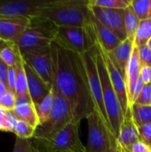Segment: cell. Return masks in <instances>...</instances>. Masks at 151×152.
Here are the masks:
<instances>
[{
    "label": "cell",
    "instance_id": "cell-45",
    "mask_svg": "<svg viewBox=\"0 0 151 152\" xmlns=\"http://www.w3.org/2000/svg\"><path fill=\"white\" fill-rule=\"evenodd\" d=\"M112 152H117V151H112Z\"/></svg>",
    "mask_w": 151,
    "mask_h": 152
},
{
    "label": "cell",
    "instance_id": "cell-6",
    "mask_svg": "<svg viewBox=\"0 0 151 152\" xmlns=\"http://www.w3.org/2000/svg\"><path fill=\"white\" fill-rule=\"evenodd\" d=\"M65 49L77 54H83L96 45V38L93 28L88 27H57L55 40Z\"/></svg>",
    "mask_w": 151,
    "mask_h": 152
},
{
    "label": "cell",
    "instance_id": "cell-12",
    "mask_svg": "<svg viewBox=\"0 0 151 152\" xmlns=\"http://www.w3.org/2000/svg\"><path fill=\"white\" fill-rule=\"evenodd\" d=\"M89 8L93 15L109 28L121 41L127 39L125 24V10L106 9L93 5H89Z\"/></svg>",
    "mask_w": 151,
    "mask_h": 152
},
{
    "label": "cell",
    "instance_id": "cell-13",
    "mask_svg": "<svg viewBox=\"0 0 151 152\" xmlns=\"http://www.w3.org/2000/svg\"><path fill=\"white\" fill-rule=\"evenodd\" d=\"M99 45H100V43H99ZM100 46H101V49L102 52V55L104 58V61H105L108 72L109 74L111 84H112V86L115 89V92L119 99V102H120V104L122 107V110H123V114H124V118H130V117H132V112H131V109L129 107L125 81L124 77H122V75L120 74L117 68L115 66V64L112 62V61L109 57L107 52L103 49V47L101 45H100Z\"/></svg>",
    "mask_w": 151,
    "mask_h": 152
},
{
    "label": "cell",
    "instance_id": "cell-20",
    "mask_svg": "<svg viewBox=\"0 0 151 152\" xmlns=\"http://www.w3.org/2000/svg\"><path fill=\"white\" fill-rule=\"evenodd\" d=\"M12 112L17 118L27 122L36 129L38 127L40 124L39 118L33 102L24 100H16V104Z\"/></svg>",
    "mask_w": 151,
    "mask_h": 152
},
{
    "label": "cell",
    "instance_id": "cell-34",
    "mask_svg": "<svg viewBox=\"0 0 151 152\" xmlns=\"http://www.w3.org/2000/svg\"><path fill=\"white\" fill-rule=\"evenodd\" d=\"M138 48L141 66H148L151 68V50L147 45L141 46Z\"/></svg>",
    "mask_w": 151,
    "mask_h": 152
},
{
    "label": "cell",
    "instance_id": "cell-44",
    "mask_svg": "<svg viewBox=\"0 0 151 152\" xmlns=\"http://www.w3.org/2000/svg\"><path fill=\"white\" fill-rule=\"evenodd\" d=\"M148 145H149V146H150V148H151V142H150V143H149V144H148Z\"/></svg>",
    "mask_w": 151,
    "mask_h": 152
},
{
    "label": "cell",
    "instance_id": "cell-17",
    "mask_svg": "<svg viewBox=\"0 0 151 152\" xmlns=\"http://www.w3.org/2000/svg\"><path fill=\"white\" fill-rule=\"evenodd\" d=\"M141 142L139 128L133 120V118H125L117 138V152H125L133 144Z\"/></svg>",
    "mask_w": 151,
    "mask_h": 152
},
{
    "label": "cell",
    "instance_id": "cell-37",
    "mask_svg": "<svg viewBox=\"0 0 151 152\" xmlns=\"http://www.w3.org/2000/svg\"><path fill=\"white\" fill-rule=\"evenodd\" d=\"M125 152H151V148L142 142H138L129 147Z\"/></svg>",
    "mask_w": 151,
    "mask_h": 152
},
{
    "label": "cell",
    "instance_id": "cell-24",
    "mask_svg": "<svg viewBox=\"0 0 151 152\" xmlns=\"http://www.w3.org/2000/svg\"><path fill=\"white\" fill-rule=\"evenodd\" d=\"M151 38V19L141 20L136 31L133 45L137 47L147 45Z\"/></svg>",
    "mask_w": 151,
    "mask_h": 152
},
{
    "label": "cell",
    "instance_id": "cell-30",
    "mask_svg": "<svg viewBox=\"0 0 151 152\" xmlns=\"http://www.w3.org/2000/svg\"><path fill=\"white\" fill-rule=\"evenodd\" d=\"M12 152H41L32 142L31 139H21L16 137Z\"/></svg>",
    "mask_w": 151,
    "mask_h": 152
},
{
    "label": "cell",
    "instance_id": "cell-42",
    "mask_svg": "<svg viewBox=\"0 0 151 152\" xmlns=\"http://www.w3.org/2000/svg\"><path fill=\"white\" fill-rule=\"evenodd\" d=\"M7 44H8V43H5V42H4V41H1V42H0V51H1Z\"/></svg>",
    "mask_w": 151,
    "mask_h": 152
},
{
    "label": "cell",
    "instance_id": "cell-33",
    "mask_svg": "<svg viewBox=\"0 0 151 152\" xmlns=\"http://www.w3.org/2000/svg\"><path fill=\"white\" fill-rule=\"evenodd\" d=\"M17 118L14 115L12 111H7L5 112L4 120V131L3 132H14V128L17 122Z\"/></svg>",
    "mask_w": 151,
    "mask_h": 152
},
{
    "label": "cell",
    "instance_id": "cell-8",
    "mask_svg": "<svg viewBox=\"0 0 151 152\" xmlns=\"http://www.w3.org/2000/svg\"><path fill=\"white\" fill-rule=\"evenodd\" d=\"M96 45L90 50L89 52L80 54L83 64L85 66L87 79L89 83V88L92 95L93 102L94 103L95 112L101 117L102 122L107 126V128L113 134L108 115L106 113L104 102H103V95H102V88L100 79V75L97 67V61H96ZM115 136V135H114Z\"/></svg>",
    "mask_w": 151,
    "mask_h": 152
},
{
    "label": "cell",
    "instance_id": "cell-18",
    "mask_svg": "<svg viewBox=\"0 0 151 152\" xmlns=\"http://www.w3.org/2000/svg\"><path fill=\"white\" fill-rule=\"evenodd\" d=\"M91 26L95 35L96 41L103 47L106 52L114 50L122 42L109 28L99 21L91 12Z\"/></svg>",
    "mask_w": 151,
    "mask_h": 152
},
{
    "label": "cell",
    "instance_id": "cell-46",
    "mask_svg": "<svg viewBox=\"0 0 151 152\" xmlns=\"http://www.w3.org/2000/svg\"><path fill=\"white\" fill-rule=\"evenodd\" d=\"M0 42H1V40H0Z\"/></svg>",
    "mask_w": 151,
    "mask_h": 152
},
{
    "label": "cell",
    "instance_id": "cell-1",
    "mask_svg": "<svg viewBox=\"0 0 151 152\" xmlns=\"http://www.w3.org/2000/svg\"><path fill=\"white\" fill-rule=\"evenodd\" d=\"M50 47L53 86L69 102L74 121L80 122L95 111L81 56L65 49L55 41Z\"/></svg>",
    "mask_w": 151,
    "mask_h": 152
},
{
    "label": "cell",
    "instance_id": "cell-19",
    "mask_svg": "<svg viewBox=\"0 0 151 152\" xmlns=\"http://www.w3.org/2000/svg\"><path fill=\"white\" fill-rule=\"evenodd\" d=\"M141 62L139 57V48L137 46H133V50L132 53V56L128 64L127 73H126V89H127V96L129 107L132 109L133 104V94L136 84L141 77Z\"/></svg>",
    "mask_w": 151,
    "mask_h": 152
},
{
    "label": "cell",
    "instance_id": "cell-9",
    "mask_svg": "<svg viewBox=\"0 0 151 152\" xmlns=\"http://www.w3.org/2000/svg\"><path fill=\"white\" fill-rule=\"evenodd\" d=\"M86 119L88 122L86 152H117L116 137L104 125L98 113L94 111Z\"/></svg>",
    "mask_w": 151,
    "mask_h": 152
},
{
    "label": "cell",
    "instance_id": "cell-35",
    "mask_svg": "<svg viewBox=\"0 0 151 152\" xmlns=\"http://www.w3.org/2000/svg\"><path fill=\"white\" fill-rule=\"evenodd\" d=\"M139 134L141 142L148 145L151 142V123L139 127Z\"/></svg>",
    "mask_w": 151,
    "mask_h": 152
},
{
    "label": "cell",
    "instance_id": "cell-36",
    "mask_svg": "<svg viewBox=\"0 0 151 152\" xmlns=\"http://www.w3.org/2000/svg\"><path fill=\"white\" fill-rule=\"evenodd\" d=\"M15 85H16V71L14 67H9L8 77H7V87L8 90L15 94Z\"/></svg>",
    "mask_w": 151,
    "mask_h": 152
},
{
    "label": "cell",
    "instance_id": "cell-15",
    "mask_svg": "<svg viewBox=\"0 0 151 152\" xmlns=\"http://www.w3.org/2000/svg\"><path fill=\"white\" fill-rule=\"evenodd\" d=\"M24 69L27 77L28 94L33 104L36 107L51 93L52 86H50L26 62H24Z\"/></svg>",
    "mask_w": 151,
    "mask_h": 152
},
{
    "label": "cell",
    "instance_id": "cell-27",
    "mask_svg": "<svg viewBox=\"0 0 151 152\" xmlns=\"http://www.w3.org/2000/svg\"><path fill=\"white\" fill-rule=\"evenodd\" d=\"M131 4V0H88L89 5L106 9L125 10Z\"/></svg>",
    "mask_w": 151,
    "mask_h": 152
},
{
    "label": "cell",
    "instance_id": "cell-43",
    "mask_svg": "<svg viewBox=\"0 0 151 152\" xmlns=\"http://www.w3.org/2000/svg\"><path fill=\"white\" fill-rule=\"evenodd\" d=\"M147 46H148V47H149V48H150V49L151 50V38H150V40L148 42V44H147Z\"/></svg>",
    "mask_w": 151,
    "mask_h": 152
},
{
    "label": "cell",
    "instance_id": "cell-11",
    "mask_svg": "<svg viewBox=\"0 0 151 152\" xmlns=\"http://www.w3.org/2000/svg\"><path fill=\"white\" fill-rule=\"evenodd\" d=\"M20 53L24 62H26L50 86L53 87L54 79L51 47L46 46Z\"/></svg>",
    "mask_w": 151,
    "mask_h": 152
},
{
    "label": "cell",
    "instance_id": "cell-31",
    "mask_svg": "<svg viewBox=\"0 0 151 152\" xmlns=\"http://www.w3.org/2000/svg\"><path fill=\"white\" fill-rule=\"evenodd\" d=\"M134 103L139 104V105L151 106V83L144 85L141 94L135 100Z\"/></svg>",
    "mask_w": 151,
    "mask_h": 152
},
{
    "label": "cell",
    "instance_id": "cell-2",
    "mask_svg": "<svg viewBox=\"0 0 151 152\" xmlns=\"http://www.w3.org/2000/svg\"><path fill=\"white\" fill-rule=\"evenodd\" d=\"M36 19L60 27H88L91 11L88 0H53L52 4L41 9Z\"/></svg>",
    "mask_w": 151,
    "mask_h": 152
},
{
    "label": "cell",
    "instance_id": "cell-26",
    "mask_svg": "<svg viewBox=\"0 0 151 152\" xmlns=\"http://www.w3.org/2000/svg\"><path fill=\"white\" fill-rule=\"evenodd\" d=\"M53 90L51 93L36 107V110L39 118V126L46 122L48 119L52 108H53Z\"/></svg>",
    "mask_w": 151,
    "mask_h": 152
},
{
    "label": "cell",
    "instance_id": "cell-21",
    "mask_svg": "<svg viewBox=\"0 0 151 152\" xmlns=\"http://www.w3.org/2000/svg\"><path fill=\"white\" fill-rule=\"evenodd\" d=\"M16 71V85H15V95L17 100H24L31 102L28 90V82L27 77L24 69V61L22 59L21 53L17 60V62L14 66Z\"/></svg>",
    "mask_w": 151,
    "mask_h": 152
},
{
    "label": "cell",
    "instance_id": "cell-14",
    "mask_svg": "<svg viewBox=\"0 0 151 152\" xmlns=\"http://www.w3.org/2000/svg\"><path fill=\"white\" fill-rule=\"evenodd\" d=\"M32 20L28 18H1L0 40L14 44L17 39L30 26Z\"/></svg>",
    "mask_w": 151,
    "mask_h": 152
},
{
    "label": "cell",
    "instance_id": "cell-28",
    "mask_svg": "<svg viewBox=\"0 0 151 152\" xmlns=\"http://www.w3.org/2000/svg\"><path fill=\"white\" fill-rule=\"evenodd\" d=\"M131 6L141 20L151 19V0H131Z\"/></svg>",
    "mask_w": 151,
    "mask_h": 152
},
{
    "label": "cell",
    "instance_id": "cell-29",
    "mask_svg": "<svg viewBox=\"0 0 151 152\" xmlns=\"http://www.w3.org/2000/svg\"><path fill=\"white\" fill-rule=\"evenodd\" d=\"M35 133H36V128H34L29 124H28L27 122L19 118L17 119L16 126L13 132L16 137L21 139H33Z\"/></svg>",
    "mask_w": 151,
    "mask_h": 152
},
{
    "label": "cell",
    "instance_id": "cell-25",
    "mask_svg": "<svg viewBox=\"0 0 151 152\" xmlns=\"http://www.w3.org/2000/svg\"><path fill=\"white\" fill-rule=\"evenodd\" d=\"M20 55V52L15 44H7L0 51V59L8 67H14Z\"/></svg>",
    "mask_w": 151,
    "mask_h": 152
},
{
    "label": "cell",
    "instance_id": "cell-10",
    "mask_svg": "<svg viewBox=\"0 0 151 152\" xmlns=\"http://www.w3.org/2000/svg\"><path fill=\"white\" fill-rule=\"evenodd\" d=\"M51 0H14L0 2L1 18L36 19L39 11L52 4Z\"/></svg>",
    "mask_w": 151,
    "mask_h": 152
},
{
    "label": "cell",
    "instance_id": "cell-38",
    "mask_svg": "<svg viewBox=\"0 0 151 152\" xmlns=\"http://www.w3.org/2000/svg\"><path fill=\"white\" fill-rule=\"evenodd\" d=\"M141 77L145 85L151 83V68L148 66L141 67Z\"/></svg>",
    "mask_w": 151,
    "mask_h": 152
},
{
    "label": "cell",
    "instance_id": "cell-22",
    "mask_svg": "<svg viewBox=\"0 0 151 152\" xmlns=\"http://www.w3.org/2000/svg\"><path fill=\"white\" fill-rule=\"evenodd\" d=\"M141 20L139 19L138 15L133 9V7L130 5L125 9V29H126V35L127 38L131 40H134L136 31L139 28Z\"/></svg>",
    "mask_w": 151,
    "mask_h": 152
},
{
    "label": "cell",
    "instance_id": "cell-16",
    "mask_svg": "<svg viewBox=\"0 0 151 152\" xmlns=\"http://www.w3.org/2000/svg\"><path fill=\"white\" fill-rule=\"evenodd\" d=\"M133 46H134L133 41L127 38L122 41L120 45L117 46L114 50L110 52H107L109 57L115 64V66L117 68L120 74L124 77L125 81L126 80L127 68L132 56Z\"/></svg>",
    "mask_w": 151,
    "mask_h": 152
},
{
    "label": "cell",
    "instance_id": "cell-23",
    "mask_svg": "<svg viewBox=\"0 0 151 152\" xmlns=\"http://www.w3.org/2000/svg\"><path fill=\"white\" fill-rule=\"evenodd\" d=\"M132 118L135 125L139 127L151 123V106L133 104L131 109Z\"/></svg>",
    "mask_w": 151,
    "mask_h": 152
},
{
    "label": "cell",
    "instance_id": "cell-32",
    "mask_svg": "<svg viewBox=\"0 0 151 152\" xmlns=\"http://www.w3.org/2000/svg\"><path fill=\"white\" fill-rule=\"evenodd\" d=\"M16 95L14 93H12V91L8 90L4 97H3V100L1 102V104L0 106L4 110H7V111H12V110L14 109L15 107V104H16Z\"/></svg>",
    "mask_w": 151,
    "mask_h": 152
},
{
    "label": "cell",
    "instance_id": "cell-5",
    "mask_svg": "<svg viewBox=\"0 0 151 152\" xmlns=\"http://www.w3.org/2000/svg\"><path fill=\"white\" fill-rule=\"evenodd\" d=\"M57 27L40 20L33 19L30 26L14 43L20 53L50 46L55 40Z\"/></svg>",
    "mask_w": 151,
    "mask_h": 152
},
{
    "label": "cell",
    "instance_id": "cell-41",
    "mask_svg": "<svg viewBox=\"0 0 151 152\" xmlns=\"http://www.w3.org/2000/svg\"><path fill=\"white\" fill-rule=\"evenodd\" d=\"M5 112H6V110H4L0 106V131H4V120Z\"/></svg>",
    "mask_w": 151,
    "mask_h": 152
},
{
    "label": "cell",
    "instance_id": "cell-39",
    "mask_svg": "<svg viewBox=\"0 0 151 152\" xmlns=\"http://www.w3.org/2000/svg\"><path fill=\"white\" fill-rule=\"evenodd\" d=\"M9 67L0 59V81L7 85V77H8Z\"/></svg>",
    "mask_w": 151,
    "mask_h": 152
},
{
    "label": "cell",
    "instance_id": "cell-7",
    "mask_svg": "<svg viewBox=\"0 0 151 152\" xmlns=\"http://www.w3.org/2000/svg\"><path fill=\"white\" fill-rule=\"evenodd\" d=\"M52 90L53 102L51 114L46 122L38 126L36 129L33 139L53 134L74 120L69 102L54 86H53Z\"/></svg>",
    "mask_w": 151,
    "mask_h": 152
},
{
    "label": "cell",
    "instance_id": "cell-3",
    "mask_svg": "<svg viewBox=\"0 0 151 152\" xmlns=\"http://www.w3.org/2000/svg\"><path fill=\"white\" fill-rule=\"evenodd\" d=\"M96 50H97L96 61H97V67H98V71H99L101 88H102L104 106H105L106 113L108 115L113 134L117 139L120 131L121 125L124 120V114H123L119 99L111 84L109 74L108 72V69L104 61L101 46L97 41H96Z\"/></svg>",
    "mask_w": 151,
    "mask_h": 152
},
{
    "label": "cell",
    "instance_id": "cell-40",
    "mask_svg": "<svg viewBox=\"0 0 151 152\" xmlns=\"http://www.w3.org/2000/svg\"><path fill=\"white\" fill-rule=\"evenodd\" d=\"M144 85H145V84L143 83V81H142V77H140V78H139V80H138V82H137V84H136L135 89H134V94H133V103H134L135 100L137 99V97L139 96V94H141V92H142V88H143Z\"/></svg>",
    "mask_w": 151,
    "mask_h": 152
},
{
    "label": "cell",
    "instance_id": "cell-4",
    "mask_svg": "<svg viewBox=\"0 0 151 152\" xmlns=\"http://www.w3.org/2000/svg\"><path fill=\"white\" fill-rule=\"evenodd\" d=\"M79 125L73 120L57 133L34 140L43 149L41 152H86L79 137Z\"/></svg>",
    "mask_w": 151,
    "mask_h": 152
}]
</instances>
